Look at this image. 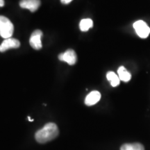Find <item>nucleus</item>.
<instances>
[{"mask_svg": "<svg viewBox=\"0 0 150 150\" xmlns=\"http://www.w3.org/2000/svg\"><path fill=\"white\" fill-rule=\"evenodd\" d=\"M28 119H29V120L30 122H33V120L31 119V118H30V117H28Z\"/></svg>", "mask_w": 150, "mask_h": 150, "instance_id": "2eb2a0df", "label": "nucleus"}, {"mask_svg": "<svg viewBox=\"0 0 150 150\" xmlns=\"http://www.w3.org/2000/svg\"><path fill=\"white\" fill-rule=\"evenodd\" d=\"M106 78H107L108 81H109L110 85L112 87H116L120 83V79L118 75L116 74L115 72H111V71L106 74Z\"/></svg>", "mask_w": 150, "mask_h": 150, "instance_id": "9b49d317", "label": "nucleus"}, {"mask_svg": "<svg viewBox=\"0 0 150 150\" xmlns=\"http://www.w3.org/2000/svg\"><path fill=\"white\" fill-rule=\"evenodd\" d=\"M4 6V0H0V7H2Z\"/></svg>", "mask_w": 150, "mask_h": 150, "instance_id": "4468645a", "label": "nucleus"}, {"mask_svg": "<svg viewBox=\"0 0 150 150\" xmlns=\"http://www.w3.org/2000/svg\"><path fill=\"white\" fill-rule=\"evenodd\" d=\"M72 0H61V3L63 4H67L70 3Z\"/></svg>", "mask_w": 150, "mask_h": 150, "instance_id": "ddd939ff", "label": "nucleus"}, {"mask_svg": "<svg viewBox=\"0 0 150 150\" xmlns=\"http://www.w3.org/2000/svg\"><path fill=\"white\" fill-rule=\"evenodd\" d=\"M59 134V130L57 125L53 122H49L35 133V138L39 143L45 144L55 139Z\"/></svg>", "mask_w": 150, "mask_h": 150, "instance_id": "f257e3e1", "label": "nucleus"}, {"mask_svg": "<svg viewBox=\"0 0 150 150\" xmlns=\"http://www.w3.org/2000/svg\"><path fill=\"white\" fill-rule=\"evenodd\" d=\"M42 36V32L40 30H35L31 34L29 39L30 45L34 49L38 50L42 48V42L41 38Z\"/></svg>", "mask_w": 150, "mask_h": 150, "instance_id": "39448f33", "label": "nucleus"}, {"mask_svg": "<svg viewBox=\"0 0 150 150\" xmlns=\"http://www.w3.org/2000/svg\"><path fill=\"white\" fill-rule=\"evenodd\" d=\"M93 22L91 19H83L81 20L79 23V28L81 31H87L93 27Z\"/></svg>", "mask_w": 150, "mask_h": 150, "instance_id": "f8f14e48", "label": "nucleus"}, {"mask_svg": "<svg viewBox=\"0 0 150 150\" xmlns=\"http://www.w3.org/2000/svg\"><path fill=\"white\" fill-rule=\"evenodd\" d=\"M120 150H145V147L139 142L135 143H127L120 147Z\"/></svg>", "mask_w": 150, "mask_h": 150, "instance_id": "9d476101", "label": "nucleus"}, {"mask_svg": "<svg viewBox=\"0 0 150 150\" xmlns=\"http://www.w3.org/2000/svg\"><path fill=\"white\" fill-rule=\"evenodd\" d=\"M20 46V41L13 38H9L5 39L0 45V52H4L10 49H17Z\"/></svg>", "mask_w": 150, "mask_h": 150, "instance_id": "423d86ee", "label": "nucleus"}, {"mask_svg": "<svg viewBox=\"0 0 150 150\" xmlns=\"http://www.w3.org/2000/svg\"><path fill=\"white\" fill-rule=\"evenodd\" d=\"M14 27L12 22L4 16H0V35L3 38H11L13 33Z\"/></svg>", "mask_w": 150, "mask_h": 150, "instance_id": "f03ea898", "label": "nucleus"}, {"mask_svg": "<svg viewBox=\"0 0 150 150\" xmlns=\"http://www.w3.org/2000/svg\"><path fill=\"white\" fill-rule=\"evenodd\" d=\"M60 61L65 62L67 64L72 65H74L77 61V56L76 52L73 50H67L64 53H62L59 56Z\"/></svg>", "mask_w": 150, "mask_h": 150, "instance_id": "20e7f679", "label": "nucleus"}, {"mask_svg": "<svg viewBox=\"0 0 150 150\" xmlns=\"http://www.w3.org/2000/svg\"><path fill=\"white\" fill-rule=\"evenodd\" d=\"M101 94L99 91H92L87 95L85 99V104L87 106H93L96 104L100 100Z\"/></svg>", "mask_w": 150, "mask_h": 150, "instance_id": "6e6552de", "label": "nucleus"}, {"mask_svg": "<svg viewBox=\"0 0 150 150\" xmlns=\"http://www.w3.org/2000/svg\"><path fill=\"white\" fill-rule=\"evenodd\" d=\"M134 28L137 35L141 38H147L150 33V28L143 20H138L134 22Z\"/></svg>", "mask_w": 150, "mask_h": 150, "instance_id": "7ed1b4c3", "label": "nucleus"}, {"mask_svg": "<svg viewBox=\"0 0 150 150\" xmlns=\"http://www.w3.org/2000/svg\"><path fill=\"white\" fill-rule=\"evenodd\" d=\"M20 6L22 8L28 9L31 12H35L40 6V0H21Z\"/></svg>", "mask_w": 150, "mask_h": 150, "instance_id": "0eeeda50", "label": "nucleus"}, {"mask_svg": "<svg viewBox=\"0 0 150 150\" xmlns=\"http://www.w3.org/2000/svg\"><path fill=\"white\" fill-rule=\"evenodd\" d=\"M117 74L120 81L124 82H128L131 79V73L124 66H120L117 70Z\"/></svg>", "mask_w": 150, "mask_h": 150, "instance_id": "1a4fd4ad", "label": "nucleus"}]
</instances>
